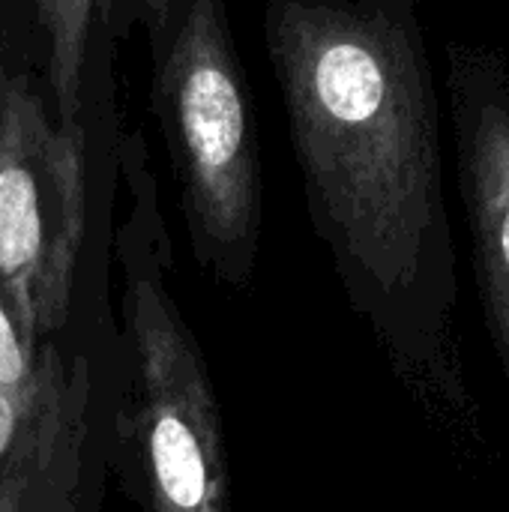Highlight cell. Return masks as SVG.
Listing matches in <instances>:
<instances>
[{"label":"cell","mask_w":509,"mask_h":512,"mask_svg":"<svg viewBox=\"0 0 509 512\" xmlns=\"http://www.w3.org/2000/svg\"><path fill=\"white\" fill-rule=\"evenodd\" d=\"M264 39L321 237L369 303L405 297L438 204L426 63L399 0H264Z\"/></svg>","instance_id":"6da1fadb"},{"label":"cell","mask_w":509,"mask_h":512,"mask_svg":"<svg viewBox=\"0 0 509 512\" xmlns=\"http://www.w3.org/2000/svg\"><path fill=\"white\" fill-rule=\"evenodd\" d=\"M129 213L117 228L132 444L144 512H231L222 408L168 288L171 243L141 135L123 144Z\"/></svg>","instance_id":"7a4b0ae2"},{"label":"cell","mask_w":509,"mask_h":512,"mask_svg":"<svg viewBox=\"0 0 509 512\" xmlns=\"http://www.w3.org/2000/svg\"><path fill=\"white\" fill-rule=\"evenodd\" d=\"M153 54V105L180 183L201 270L222 288L252 285L264 183L252 93L222 0H174Z\"/></svg>","instance_id":"3957f363"},{"label":"cell","mask_w":509,"mask_h":512,"mask_svg":"<svg viewBox=\"0 0 509 512\" xmlns=\"http://www.w3.org/2000/svg\"><path fill=\"white\" fill-rule=\"evenodd\" d=\"M84 234V126L54 108L30 0H0V288L39 348L72 321Z\"/></svg>","instance_id":"277c9868"},{"label":"cell","mask_w":509,"mask_h":512,"mask_svg":"<svg viewBox=\"0 0 509 512\" xmlns=\"http://www.w3.org/2000/svg\"><path fill=\"white\" fill-rule=\"evenodd\" d=\"M465 195L495 330L509 360V108L483 99L462 117Z\"/></svg>","instance_id":"5b68a950"},{"label":"cell","mask_w":509,"mask_h":512,"mask_svg":"<svg viewBox=\"0 0 509 512\" xmlns=\"http://www.w3.org/2000/svg\"><path fill=\"white\" fill-rule=\"evenodd\" d=\"M90 402V366L66 363L60 348L30 387H0V483L90 426Z\"/></svg>","instance_id":"8992f818"},{"label":"cell","mask_w":509,"mask_h":512,"mask_svg":"<svg viewBox=\"0 0 509 512\" xmlns=\"http://www.w3.org/2000/svg\"><path fill=\"white\" fill-rule=\"evenodd\" d=\"M54 108L63 123L84 126V72L96 0H30Z\"/></svg>","instance_id":"52a82bcc"},{"label":"cell","mask_w":509,"mask_h":512,"mask_svg":"<svg viewBox=\"0 0 509 512\" xmlns=\"http://www.w3.org/2000/svg\"><path fill=\"white\" fill-rule=\"evenodd\" d=\"M54 348H57V342L39 348L24 336V330L12 312V303H9L6 291L0 288V387H12V390L30 387L48 366Z\"/></svg>","instance_id":"ba28073f"},{"label":"cell","mask_w":509,"mask_h":512,"mask_svg":"<svg viewBox=\"0 0 509 512\" xmlns=\"http://www.w3.org/2000/svg\"><path fill=\"white\" fill-rule=\"evenodd\" d=\"M171 6L174 0H96V15L108 39H126L135 27H144L153 48L168 27Z\"/></svg>","instance_id":"9c48e42d"}]
</instances>
